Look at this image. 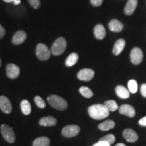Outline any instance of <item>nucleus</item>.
<instances>
[{
	"instance_id": "nucleus-34",
	"label": "nucleus",
	"mask_w": 146,
	"mask_h": 146,
	"mask_svg": "<svg viewBox=\"0 0 146 146\" xmlns=\"http://www.w3.org/2000/svg\"><path fill=\"white\" fill-rule=\"evenodd\" d=\"M3 1L7 3H10V2H14V5H19L21 3V0H3Z\"/></svg>"
},
{
	"instance_id": "nucleus-36",
	"label": "nucleus",
	"mask_w": 146,
	"mask_h": 146,
	"mask_svg": "<svg viewBox=\"0 0 146 146\" xmlns=\"http://www.w3.org/2000/svg\"><path fill=\"white\" fill-rule=\"evenodd\" d=\"M115 146H126V145H125V144H124V143H118V144H116V145H115Z\"/></svg>"
},
{
	"instance_id": "nucleus-15",
	"label": "nucleus",
	"mask_w": 146,
	"mask_h": 146,
	"mask_svg": "<svg viewBox=\"0 0 146 146\" xmlns=\"http://www.w3.org/2000/svg\"><path fill=\"white\" fill-rule=\"evenodd\" d=\"M137 0H128L125 10H124L125 14H127L128 16L133 14V12L135 10L137 6Z\"/></svg>"
},
{
	"instance_id": "nucleus-24",
	"label": "nucleus",
	"mask_w": 146,
	"mask_h": 146,
	"mask_svg": "<svg viewBox=\"0 0 146 146\" xmlns=\"http://www.w3.org/2000/svg\"><path fill=\"white\" fill-rule=\"evenodd\" d=\"M104 105L107 108L110 112H114L119 108L118 106L114 100H108L104 103Z\"/></svg>"
},
{
	"instance_id": "nucleus-17",
	"label": "nucleus",
	"mask_w": 146,
	"mask_h": 146,
	"mask_svg": "<svg viewBox=\"0 0 146 146\" xmlns=\"http://www.w3.org/2000/svg\"><path fill=\"white\" fill-rule=\"evenodd\" d=\"M39 123L41 126L44 127H53L57 124V120L53 116H46L41 118Z\"/></svg>"
},
{
	"instance_id": "nucleus-1",
	"label": "nucleus",
	"mask_w": 146,
	"mask_h": 146,
	"mask_svg": "<svg viewBox=\"0 0 146 146\" xmlns=\"http://www.w3.org/2000/svg\"><path fill=\"white\" fill-rule=\"evenodd\" d=\"M89 116L95 120H102L108 117L110 111L104 104H94L88 108Z\"/></svg>"
},
{
	"instance_id": "nucleus-31",
	"label": "nucleus",
	"mask_w": 146,
	"mask_h": 146,
	"mask_svg": "<svg viewBox=\"0 0 146 146\" xmlns=\"http://www.w3.org/2000/svg\"><path fill=\"white\" fill-rule=\"evenodd\" d=\"M140 91H141V94L142 96H143L144 98H146V83L142 84Z\"/></svg>"
},
{
	"instance_id": "nucleus-4",
	"label": "nucleus",
	"mask_w": 146,
	"mask_h": 146,
	"mask_svg": "<svg viewBox=\"0 0 146 146\" xmlns=\"http://www.w3.org/2000/svg\"><path fill=\"white\" fill-rule=\"evenodd\" d=\"M51 51L49 50L47 45L43 43H39L36 47V55L37 58L42 61H46L50 58Z\"/></svg>"
},
{
	"instance_id": "nucleus-7",
	"label": "nucleus",
	"mask_w": 146,
	"mask_h": 146,
	"mask_svg": "<svg viewBox=\"0 0 146 146\" xmlns=\"http://www.w3.org/2000/svg\"><path fill=\"white\" fill-rule=\"evenodd\" d=\"M143 58L142 50L139 47H134L131 52V60L135 65H138L141 62Z\"/></svg>"
},
{
	"instance_id": "nucleus-27",
	"label": "nucleus",
	"mask_w": 146,
	"mask_h": 146,
	"mask_svg": "<svg viewBox=\"0 0 146 146\" xmlns=\"http://www.w3.org/2000/svg\"><path fill=\"white\" fill-rule=\"evenodd\" d=\"M34 101L35 104L39 108H45L46 106V103H45L44 100H43L40 96H35L34 98Z\"/></svg>"
},
{
	"instance_id": "nucleus-12",
	"label": "nucleus",
	"mask_w": 146,
	"mask_h": 146,
	"mask_svg": "<svg viewBox=\"0 0 146 146\" xmlns=\"http://www.w3.org/2000/svg\"><path fill=\"white\" fill-rule=\"evenodd\" d=\"M119 113L123 115L129 116V117L133 118L135 115V110L132 106L124 104L119 108Z\"/></svg>"
},
{
	"instance_id": "nucleus-30",
	"label": "nucleus",
	"mask_w": 146,
	"mask_h": 146,
	"mask_svg": "<svg viewBox=\"0 0 146 146\" xmlns=\"http://www.w3.org/2000/svg\"><path fill=\"white\" fill-rule=\"evenodd\" d=\"M90 1L94 6H100L103 3V0H90Z\"/></svg>"
},
{
	"instance_id": "nucleus-10",
	"label": "nucleus",
	"mask_w": 146,
	"mask_h": 146,
	"mask_svg": "<svg viewBox=\"0 0 146 146\" xmlns=\"http://www.w3.org/2000/svg\"><path fill=\"white\" fill-rule=\"evenodd\" d=\"M6 74L12 79L18 78L20 74V68L14 64H8L6 66Z\"/></svg>"
},
{
	"instance_id": "nucleus-19",
	"label": "nucleus",
	"mask_w": 146,
	"mask_h": 146,
	"mask_svg": "<svg viewBox=\"0 0 146 146\" xmlns=\"http://www.w3.org/2000/svg\"><path fill=\"white\" fill-rule=\"evenodd\" d=\"M109 29H110L112 31L114 32H120L123 29V25L122 24L121 22L116 19H113L109 23Z\"/></svg>"
},
{
	"instance_id": "nucleus-3",
	"label": "nucleus",
	"mask_w": 146,
	"mask_h": 146,
	"mask_svg": "<svg viewBox=\"0 0 146 146\" xmlns=\"http://www.w3.org/2000/svg\"><path fill=\"white\" fill-rule=\"evenodd\" d=\"M66 46L67 43L64 38L59 37L53 43L51 47V52L54 56H60L65 52Z\"/></svg>"
},
{
	"instance_id": "nucleus-26",
	"label": "nucleus",
	"mask_w": 146,
	"mask_h": 146,
	"mask_svg": "<svg viewBox=\"0 0 146 146\" xmlns=\"http://www.w3.org/2000/svg\"><path fill=\"white\" fill-rule=\"evenodd\" d=\"M128 88H129V91H130L132 94H135L137 91L138 89V85L137 83L135 80H130L128 82Z\"/></svg>"
},
{
	"instance_id": "nucleus-37",
	"label": "nucleus",
	"mask_w": 146,
	"mask_h": 146,
	"mask_svg": "<svg viewBox=\"0 0 146 146\" xmlns=\"http://www.w3.org/2000/svg\"><path fill=\"white\" fill-rule=\"evenodd\" d=\"M1 58H0V67H1Z\"/></svg>"
},
{
	"instance_id": "nucleus-5",
	"label": "nucleus",
	"mask_w": 146,
	"mask_h": 146,
	"mask_svg": "<svg viewBox=\"0 0 146 146\" xmlns=\"http://www.w3.org/2000/svg\"><path fill=\"white\" fill-rule=\"evenodd\" d=\"M13 128H10L7 125H2L1 126V133L3 137L8 143H12L15 141L16 136L13 131Z\"/></svg>"
},
{
	"instance_id": "nucleus-23",
	"label": "nucleus",
	"mask_w": 146,
	"mask_h": 146,
	"mask_svg": "<svg viewBox=\"0 0 146 146\" xmlns=\"http://www.w3.org/2000/svg\"><path fill=\"white\" fill-rule=\"evenodd\" d=\"M21 110L25 115H29L31 112V104L27 100H23L21 103Z\"/></svg>"
},
{
	"instance_id": "nucleus-35",
	"label": "nucleus",
	"mask_w": 146,
	"mask_h": 146,
	"mask_svg": "<svg viewBox=\"0 0 146 146\" xmlns=\"http://www.w3.org/2000/svg\"><path fill=\"white\" fill-rule=\"evenodd\" d=\"M139 124L140 125L143 126V127H146V116L140 119L139 121Z\"/></svg>"
},
{
	"instance_id": "nucleus-18",
	"label": "nucleus",
	"mask_w": 146,
	"mask_h": 146,
	"mask_svg": "<svg viewBox=\"0 0 146 146\" xmlns=\"http://www.w3.org/2000/svg\"><path fill=\"white\" fill-rule=\"evenodd\" d=\"M116 94L119 98H122V99H127L130 96V92L128 90L127 88L123 85H118L116 87Z\"/></svg>"
},
{
	"instance_id": "nucleus-11",
	"label": "nucleus",
	"mask_w": 146,
	"mask_h": 146,
	"mask_svg": "<svg viewBox=\"0 0 146 146\" xmlns=\"http://www.w3.org/2000/svg\"><path fill=\"white\" fill-rule=\"evenodd\" d=\"M123 137L130 143H134L138 139V135L137 133L131 129H125L123 132Z\"/></svg>"
},
{
	"instance_id": "nucleus-2",
	"label": "nucleus",
	"mask_w": 146,
	"mask_h": 146,
	"mask_svg": "<svg viewBox=\"0 0 146 146\" xmlns=\"http://www.w3.org/2000/svg\"><path fill=\"white\" fill-rule=\"evenodd\" d=\"M47 101L54 108L58 110H65L68 107L67 102L62 98L56 96V95H52V96H49L47 98Z\"/></svg>"
},
{
	"instance_id": "nucleus-20",
	"label": "nucleus",
	"mask_w": 146,
	"mask_h": 146,
	"mask_svg": "<svg viewBox=\"0 0 146 146\" xmlns=\"http://www.w3.org/2000/svg\"><path fill=\"white\" fill-rule=\"evenodd\" d=\"M50 140L47 137H40L35 139L33 143V146H50Z\"/></svg>"
},
{
	"instance_id": "nucleus-25",
	"label": "nucleus",
	"mask_w": 146,
	"mask_h": 146,
	"mask_svg": "<svg viewBox=\"0 0 146 146\" xmlns=\"http://www.w3.org/2000/svg\"><path fill=\"white\" fill-rule=\"evenodd\" d=\"M79 92L82 96L86 98H90L94 96V94H93L92 91L91 90L89 87L83 86L81 87V88L79 89Z\"/></svg>"
},
{
	"instance_id": "nucleus-6",
	"label": "nucleus",
	"mask_w": 146,
	"mask_h": 146,
	"mask_svg": "<svg viewBox=\"0 0 146 146\" xmlns=\"http://www.w3.org/2000/svg\"><path fill=\"white\" fill-rule=\"evenodd\" d=\"M80 130V127L77 125H68L63 128L62 130V135L65 137H73L77 135Z\"/></svg>"
},
{
	"instance_id": "nucleus-22",
	"label": "nucleus",
	"mask_w": 146,
	"mask_h": 146,
	"mask_svg": "<svg viewBox=\"0 0 146 146\" xmlns=\"http://www.w3.org/2000/svg\"><path fill=\"white\" fill-rule=\"evenodd\" d=\"M78 60V54H76V53H72V54H70L68 57H67L65 62V64L66 66L71 67L77 62Z\"/></svg>"
},
{
	"instance_id": "nucleus-13",
	"label": "nucleus",
	"mask_w": 146,
	"mask_h": 146,
	"mask_svg": "<svg viewBox=\"0 0 146 146\" xmlns=\"http://www.w3.org/2000/svg\"><path fill=\"white\" fill-rule=\"evenodd\" d=\"M27 39V33L24 31H18L12 37V43L14 45H21Z\"/></svg>"
},
{
	"instance_id": "nucleus-32",
	"label": "nucleus",
	"mask_w": 146,
	"mask_h": 146,
	"mask_svg": "<svg viewBox=\"0 0 146 146\" xmlns=\"http://www.w3.org/2000/svg\"><path fill=\"white\" fill-rule=\"evenodd\" d=\"M93 146H110V145L108 142L99 141L98 143H95Z\"/></svg>"
},
{
	"instance_id": "nucleus-16",
	"label": "nucleus",
	"mask_w": 146,
	"mask_h": 146,
	"mask_svg": "<svg viewBox=\"0 0 146 146\" xmlns=\"http://www.w3.org/2000/svg\"><path fill=\"white\" fill-rule=\"evenodd\" d=\"M126 45V42L123 39H120L116 41V43H115L114 48H113V54H114L115 56H118L121 54V52H123L124 49H125Z\"/></svg>"
},
{
	"instance_id": "nucleus-14",
	"label": "nucleus",
	"mask_w": 146,
	"mask_h": 146,
	"mask_svg": "<svg viewBox=\"0 0 146 146\" xmlns=\"http://www.w3.org/2000/svg\"><path fill=\"white\" fill-rule=\"evenodd\" d=\"M94 33L95 37H96L97 39L99 40L104 39L105 38L106 35V31L104 27L102 25H101V24L97 25L95 27Z\"/></svg>"
},
{
	"instance_id": "nucleus-29",
	"label": "nucleus",
	"mask_w": 146,
	"mask_h": 146,
	"mask_svg": "<svg viewBox=\"0 0 146 146\" xmlns=\"http://www.w3.org/2000/svg\"><path fill=\"white\" fill-rule=\"evenodd\" d=\"M30 5L35 9H38L41 5V1L40 0H28Z\"/></svg>"
},
{
	"instance_id": "nucleus-28",
	"label": "nucleus",
	"mask_w": 146,
	"mask_h": 146,
	"mask_svg": "<svg viewBox=\"0 0 146 146\" xmlns=\"http://www.w3.org/2000/svg\"><path fill=\"white\" fill-rule=\"evenodd\" d=\"M100 141L108 142L110 145H112V144L114 143V142L115 141V137L114 135L112 134H108L105 135L104 137H102L100 139Z\"/></svg>"
},
{
	"instance_id": "nucleus-21",
	"label": "nucleus",
	"mask_w": 146,
	"mask_h": 146,
	"mask_svg": "<svg viewBox=\"0 0 146 146\" xmlns=\"http://www.w3.org/2000/svg\"><path fill=\"white\" fill-rule=\"evenodd\" d=\"M115 127V123L112 120H108L98 125V129L101 131H108L114 129Z\"/></svg>"
},
{
	"instance_id": "nucleus-8",
	"label": "nucleus",
	"mask_w": 146,
	"mask_h": 146,
	"mask_svg": "<svg viewBox=\"0 0 146 146\" xmlns=\"http://www.w3.org/2000/svg\"><path fill=\"white\" fill-rule=\"evenodd\" d=\"M94 74L95 72L92 69L83 68L78 72L77 78L81 81H89L94 78Z\"/></svg>"
},
{
	"instance_id": "nucleus-33",
	"label": "nucleus",
	"mask_w": 146,
	"mask_h": 146,
	"mask_svg": "<svg viewBox=\"0 0 146 146\" xmlns=\"http://www.w3.org/2000/svg\"><path fill=\"white\" fill-rule=\"evenodd\" d=\"M5 35V30L3 27L0 25V39H2Z\"/></svg>"
},
{
	"instance_id": "nucleus-9",
	"label": "nucleus",
	"mask_w": 146,
	"mask_h": 146,
	"mask_svg": "<svg viewBox=\"0 0 146 146\" xmlns=\"http://www.w3.org/2000/svg\"><path fill=\"white\" fill-rule=\"evenodd\" d=\"M0 109L5 114H10L12 107L10 100L7 97L0 96Z\"/></svg>"
}]
</instances>
